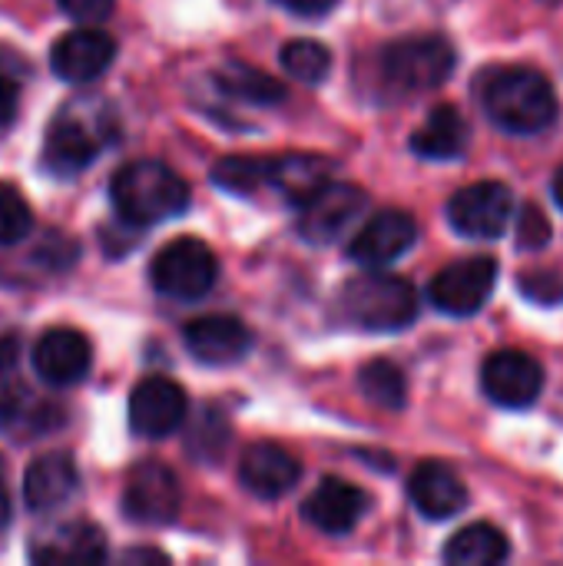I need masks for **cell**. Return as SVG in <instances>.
Masks as SVG:
<instances>
[{
  "label": "cell",
  "mask_w": 563,
  "mask_h": 566,
  "mask_svg": "<svg viewBox=\"0 0 563 566\" xmlns=\"http://www.w3.org/2000/svg\"><path fill=\"white\" fill-rule=\"evenodd\" d=\"M478 99L494 126L508 133H541L557 116V96L544 73L528 66H498L478 80Z\"/></svg>",
  "instance_id": "1"
},
{
  "label": "cell",
  "mask_w": 563,
  "mask_h": 566,
  "mask_svg": "<svg viewBox=\"0 0 563 566\" xmlns=\"http://www.w3.org/2000/svg\"><path fill=\"white\" fill-rule=\"evenodd\" d=\"M110 199L119 219L146 229V226L183 216L189 206V186L166 163L136 159V163H126L113 176Z\"/></svg>",
  "instance_id": "2"
},
{
  "label": "cell",
  "mask_w": 563,
  "mask_h": 566,
  "mask_svg": "<svg viewBox=\"0 0 563 566\" xmlns=\"http://www.w3.org/2000/svg\"><path fill=\"white\" fill-rule=\"evenodd\" d=\"M342 312L365 332H398L418 318V292L392 272H368L342 289Z\"/></svg>",
  "instance_id": "3"
},
{
  "label": "cell",
  "mask_w": 563,
  "mask_h": 566,
  "mask_svg": "<svg viewBox=\"0 0 563 566\" xmlns=\"http://www.w3.org/2000/svg\"><path fill=\"white\" fill-rule=\"evenodd\" d=\"M106 146V119L86 116L80 103L63 106L43 136V166L53 176H80Z\"/></svg>",
  "instance_id": "4"
},
{
  "label": "cell",
  "mask_w": 563,
  "mask_h": 566,
  "mask_svg": "<svg viewBox=\"0 0 563 566\" xmlns=\"http://www.w3.org/2000/svg\"><path fill=\"white\" fill-rule=\"evenodd\" d=\"M216 275H219L216 255L199 239H173V242H166L156 252L153 265H149L153 289L159 295H166V298H176V302L202 298L216 285Z\"/></svg>",
  "instance_id": "5"
},
{
  "label": "cell",
  "mask_w": 563,
  "mask_h": 566,
  "mask_svg": "<svg viewBox=\"0 0 563 566\" xmlns=\"http://www.w3.org/2000/svg\"><path fill=\"white\" fill-rule=\"evenodd\" d=\"M382 70L392 86L421 93L441 86L451 70H455V50L441 36H411L385 46L382 53Z\"/></svg>",
  "instance_id": "6"
},
{
  "label": "cell",
  "mask_w": 563,
  "mask_h": 566,
  "mask_svg": "<svg viewBox=\"0 0 563 566\" xmlns=\"http://www.w3.org/2000/svg\"><path fill=\"white\" fill-rule=\"evenodd\" d=\"M368 209V196L348 182H325L312 199L299 206V232L312 245H329L342 239Z\"/></svg>",
  "instance_id": "7"
},
{
  "label": "cell",
  "mask_w": 563,
  "mask_h": 566,
  "mask_svg": "<svg viewBox=\"0 0 563 566\" xmlns=\"http://www.w3.org/2000/svg\"><path fill=\"white\" fill-rule=\"evenodd\" d=\"M179 481L159 461H143L129 471L123 488V514L143 527H163L179 517Z\"/></svg>",
  "instance_id": "8"
},
{
  "label": "cell",
  "mask_w": 563,
  "mask_h": 566,
  "mask_svg": "<svg viewBox=\"0 0 563 566\" xmlns=\"http://www.w3.org/2000/svg\"><path fill=\"white\" fill-rule=\"evenodd\" d=\"M451 226L468 239H498L514 219V196L504 182H475L451 196L448 202Z\"/></svg>",
  "instance_id": "9"
},
{
  "label": "cell",
  "mask_w": 563,
  "mask_h": 566,
  "mask_svg": "<svg viewBox=\"0 0 563 566\" xmlns=\"http://www.w3.org/2000/svg\"><path fill=\"white\" fill-rule=\"evenodd\" d=\"M494 282H498V262L491 255H475L435 275L428 295L438 312L465 318L484 308V302L494 292Z\"/></svg>",
  "instance_id": "10"
},
{
  "label": "cell",
  "mask_w": 563,
  "mask_h": 566,
  "mask_svg": "<svg viewBox=\"0 0 563 566\" xmlns=\"http://www.w3.org/2000/svg\"><path fill=\"white\" fill-rule=\"evenodd\" d=\"M189 411L186 391L169 378H143L129 395V428L139 438L159 441L183 428Z\"/></svg>",
  "instance_id": "11"
},
{
  "label": "cell",
  "mask_w": 563,
  "mask_h": 566,
  "mask_svg": "<svg viewBox=\"0 0 563 566\" xmlns=\"http://www.w3.org/2000/svg\"><path fill=\"white\" fill-rule=\"evenodd\" d=\"M484 395L501 408H531L544 388V368L524 352H494L481 368Z\"/></svg>",
  "instance_id": "12"
},
{
  "label": "cell",
  "mask_w": 563,
  "mask_h": 566,
  "mask_svg": "<svg viewBox=\"0 0 563 566\" xmlns=\"http://www.w3.org/2000/svg\"><path fill=\"white\" fill-rule=\"evenodd\" d=\"M113 56H116V40L96 27L70 30L50 46V66L66 83H93L110 70Z\"/></svg>",
  "instance_id": "13"
},
{
  "label": "cell",
  "mask_w": 563,
  "mask_h": 566,
  "mask_svg": "<svg viewBox=\"0 0 563 566\" xmlns=\"http://www.w3.org/2000/svg\"><path fill=\"white\" fill-rule=\"evenodd\" d=\"M90 365H93L90 338L76 328H50L33 345V371L53 388L83 381Z\"/></svg>",
  "instance_id": "14"
},
{
  "label": "cell",
  "mask_w": 563,
  "mask_h": 566,
  "mask_svg": "<svg viewBox=\"0 0 563 566\" xmlns=\"http://www.w3.org/2000/svg\"><path fill=\"white\" fill-rule=\"evenodd\" d=\"M418 239V226L408 212L402 209H382L375 212L352 239L348 245V255L358 262V265H388L395 259H402Z\"/></svg>",
  "instance_id": "15"
},
{
  "label": "cell",
  "mask_w": 563,
  "mask_h": 566,
  "mask_svg": "<svg viewBox=\"0 0 563 566\" xmlns=\"http://www.w3.org/2000/svg\"><path fill=\"white\" fill-rule=\"evenodd\" d=\"M186 348L202 365H236L252 348V332L232 315H202L192 318L183 332Z\"/></svg>",
  "instance_id": "16"
},
{
  "label": "cell",
  "mask_w": 563,
  "mask_h": 566,
  "mask_svg": "<svg viewBox=\"0 0 563 566\" xmlns=\"http://www.w3.org/2000/svg\"><path fill=\"white\" fill-rule=\"evenodd\" d=\"M299 478H302V464L279 444L259 441L242 451L239 481L249 494H256L262 501H275V497L289 494L299 484Z\"/></svg>",
  "instance_id": "17"
},
{
  "label": "cell",
  "mask_w": 563,
  "mask_h": 566,
  "mask_svg": "<svg viewBox=\"0 0 563 566\" xmlns=\"http://www.w3.org/2000/svg\"><path fill=\"white\" fill-rule=\"evenodd\" d=\"M368 511V497L365 491H358L355 484L342 481V478H325L302 504V514L312 527L342 537L348 531H355V524L362 521V514Z\"/></svg>",
  "instance_id": "18"
},
{
  "label": "cell",
  "mask_w": 563,
  "mask_h": 566,
  "mask_svg": "<svg viewBox=\"0 0 563 566\" xmlns=\"http://www.w3.org/2000/svg\"><path fill=\"white\" fill-rule=\"evenodd\" d=\"M80 488V474L70 454H43L23 474V504L37 514L63 507Z\"/></svg>",
  "instance_id": "19"
},
{
  "label": "cell",
  "mask_w": 563,
  "mask_h": 566,
  "mask_svg": "<svg viewBox=\"0 0 563 566\" xmlns=\"http://www.w3.org/2000/svg\"><path fill=\"white\" fill-rule=\"evenodd\" d=\"M408 494H411V504L428 521H448L468 507V491H465L461 478L451 468L435 464V461L415 468V474L408 481Z\"/></svg>",
  "instance_id": "20"
},
{
  "label": "cell",
  "mask_w": 563,
  "mask_h": 566,
  "mask_svg": "<svg viewBox=\"0 0 563 566\" xmlns=\"http://www.w3.org/2000/svg\"><path fill=\"white\" fill-rule=\"evenodd\" d=\"M103 557H106L103 531L86 521L60 524L40 534L30 547V560L37 564H100Z\"/></svg>",
  "instance_id": "21"
},
{
  "label": "cell",
  "mask_w": 563,
  "mask_h": 566,
  "mask_svg": "<svg viewBox=\"0 0 563 566\" xmlns=\"http://www.w3.org/2000/svg\"><path fill=\"white\" fill-rule=\"evenodd\" d=\"M471 126L455 106H435L425 126L411 136V149L425 159H458L468 149Z\"/></svg>",
  "instance_id": "22"
},
{
  "label": "cell",
  "mask_w": 563,
  "mask_h": 566,
  "mask_svg": "<svg viewBox=\"0 0 563 566\" xmlns=\"http://www.w3.org/2000/svg\"><path fill=\"white\" fill-rule=\"evenodd\" d=\"M325 182H329V163L322 156L289 153L279 159H269V186L295 206L312 199Z\"/></svg>",
  "instance_id": "23"
},
{
  "label": "cell",
  "mask_w": 563,
  "mask_h": 566,
  "mask_svg": "<svg viewBox=\"0 0 563 566\" xmlns=\"http://www.w3.org/2000/svg\"><path fill=\"white\" fill-rule=\"evenodd\" d=\"M511 554L508 537L491 527V524H468L461 527L448 547H445V564L451 566H494L504 564Z\"/></svg>",
  "instance_id": "24"
},
{
  "label": "cell",
  "mask_w": 563,
  "mask_h": 566,
  "mask_svg": "<svg viewBox=\"0 0 563 566\" xmlns=\"http://www.w3.org/2000/svg\"><path fill=\"white\" fill-rule=\"evenodd\" d=\"M219 90L232 99H242V103H256V106H269V103H282L285 99V90L279 80H272L269 73L249 66V63H229L219 70L216 76Z\"/></svg>",
  "instance_id": "25"
},
{
  "label": "cell",
  "mask_w": 563,
  "mask_h": 566,
  "mask_svg": "<svg viewBox=\"0 0 563 566\" xmlns=\"http://www.w3.org/2000/svg\"><path fill=\"white\" fill-rule=\"evenodd\" d=\"M362 395L382 411H402L408 405V381L392 361H368L358 375Z\"/></svg>",
  "instance_id": "26"
},
{
  "label": "cell",
  "mask_w": 563,
  "mask_h": 566,
  "mask_svg": "<svg viewBox=\"0 0 563 566\" xmlns=\"http://www.w3.org/2000/svg\"><path fill=\"white\" fill-rule=\"evenodd\" d=\"M212 182L232 196H252L269 186V159L259 156H226L212 166Z\"/></svg>",
  "instance_id": "27"
},
{
  "label": "cell",
  "mask_w": 563,
  "mask_h": 566,
  "mask_svg": "<svg viewBox=\"0 0 563 566\" xmlns=\"http://www.w3.org/2000/svg\"><path fill=\"white\" fill-rule=\"evenodd\" d=\"M282 66L302 83H322L332 70V53L315 40H292L282 46Z\"/></svg>",
  "instance_id": "28"
},
{
  "label": "cell",
  "mask_w": 563,
  "mask_h": 566,
  "mask_svg": "<svg viewBox=\"0 0 563 566\" xmlns=\"http://www.w3.org/2000/svg\"><path fill=\"white\" fill-rule=\"evenodd\" d=\"M33 229V212L20 189L0 182V245H17Z\"/></svg>",
  "instance_id": "29"
},
{
  "label": "cell",
  "mask_w": 563,
  "mask_h": 566,
  "mask_svg": "<svg viewBox=\"0 0 563 566\" xmlns=\"http://www.w3.org/2000/svg\"><path fill=\"white\" fill-rule=\"evenodd\" d=\"M202 444H209V451H206V464H212V461H219V458H222V451H226V444H229V424L222 421V415H219V411H206V415L196 421V428H192V434H189V444H186V448L199 458Z\"/></svg>",
  "instance_id": "30"
},
{
  "label": "cell",
  "mask_w": 563,
  "mask_h": 566,
  "mask_svg": "<svg viewBox=\"0 0 563 566\" xmlns=\"http://www.w3.org/2000/svg\"><path fill=\"white\" fill-rule=\"evenodd\" d=\"M521 292L541 305H557V302H563V279L557 272H548V269L521 272Z\"/></svg>",
  "instance_id": "31"
},
{
  "label": "cell",
  "mask_w": 563,
  "mask_h": 566,
  "mask_svg": "<svg viewBox=\"0 0 563 566\" xmlns=\"http://www.w3.org/2000/svg\"><path fill=\"white\" fill-rule=\"evenodd\" d=\"M548 242H551V222H548V216L538 206H524L521 216H518V245L524 252H531V249H541Z\"/></svg>",
  "instance_id": "32"
},
{
  "label": "cell",
  "mask_w": 563,
  "mask_h": 566,
  "mask_svg": "<svg viewBox=\"0 0 563 566\" xmlns=\"http://www.w3.org/2000/svg\"><path fill=\"white\" fill-rule=\"evenodd\" d=\"M63 13H70L80 23H100L113 13V0H56Z\"/></svg>",
  "instance_id": "33"
},
{
  "label": "cell",
  "mask_w": 563,
  "mask_h": 566,
  "mask_svg": "<svg viewBox=\"0 0 563 566\" xmlns=\"http://www.w3.org/2000/svg\"><path fill=\"white\" fill-rule=\"evenodd\" d=\"M17 361H20V338L0 335V381L17 375Z\"/></svg>",
  "instance_id": "34"
},
{
  "label": "cell",
  "mask_w": 563,
  "mask_h": 566,
  "mask_svg": "<svg viewBox=\"0 0 563 566\" xmlns=\"http://www.w3.org/2000/svg\"><path fill=\"white\" fill-rule=\"evenodd\" d=\"M275 3H282L285 10L302 13V17H319V13H329L338 0H275Z\"/></svg>",
  "instance_id": "35"
},
{
  "label": "cell",
  "mask_w": 563,
  "mask_h": 566,
  "mask_svg": "<svg viewBox=\"0 0 563 566\" xmlns=\"http://www.w3.org/2000/svg\"><path fill=\"white\" fill-rule=\"evenodd\" d=\"M17 113V86L0 73V126H7Z\"/></svg>",
  "instance_id": "36"
},
{
  "label": "cell",
  "mask_w": 563,
  "mask_h": 566,
  "mask_svg": "<svg viewBox=\"0 0 563 566\" xmlns=\"http://www.w3.org/2000/svg\"><path fill=\"white\" fill-rule=\"evenodd\" d=\"M10 524V497H7V488H3V471H0V534L3 527Z\"/></svg>",
  "instance_id": "37"
},
{
  "label": "cell",
  "mask_w": 563,
  "mask_h": 566,
  "mask_svg": "<svg viewBox=\"0 0 563 566\" xmlns=\"http://www.w3.org/2000/svg\"><path fill=\"white\" fill-rule=\"evenodd\" d=\"M554 199H557V206L563 209V166L557 169V176H554Z\"/></svg>",
  "instance_id": "38"
}]
</instances>
